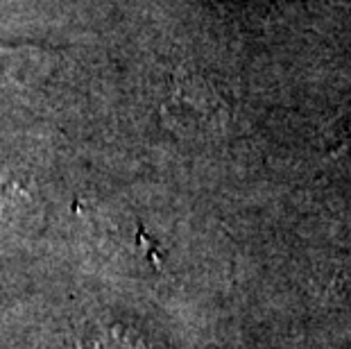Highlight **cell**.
<instances>
[{
  "instance_id": "cell-1",
  "label": "cell",
  "mask_w": 351,
  "mask_h": 349,
  "mask_svg": "<svg viewBox=\"0 0 351 349\" xmlns=\"http://www.w3.org/2000/svg\"><path fill=\"white\" fill-rule=\"evenodd\" d=\"M168 111H173L179 123L184 125H211L218 121L222 102L218 93L197 75H179L170 95Z\"/></svg>"
},
{
  "instance_id": "cell-2",
  "label": "cell",
  "mask_w": 351,
  "mask_h": 349,
  "mask_svg": "<svg viewBox=\"0 0 351 349\" xmlns=\"http://www.w3.org/2000/svg\"><path fill=\"white\" fill-rule=\"evenodd\" d=\"M82 349H159L143 331L127 324H95L84 331Z\"/></svg>"
},
{
  "instance_id": "cell-3",
  "label": "cell",
  "mask_w": 351,
  "mask_h": 349,
  "mask_svg": "<svg viewBox=\"0 0 351 349\" xmlns=\"http://www.w3.org/2000/svg\"><path fill=\"white\" fill-rule=\"evenodd\" d=\"M12 46H7V43H0V50H10Z\"/></svg>"
}]
</instances>
